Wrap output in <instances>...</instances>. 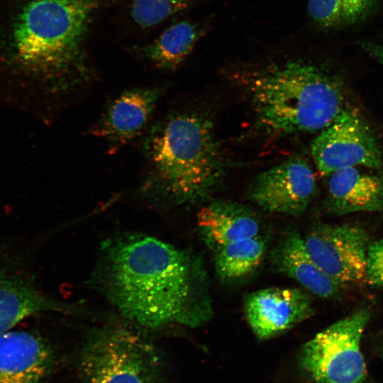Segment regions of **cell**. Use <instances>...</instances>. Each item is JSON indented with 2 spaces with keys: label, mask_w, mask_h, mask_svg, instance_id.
Returning <instances> with one entry per match:
<instances>
[{
  "label": "cell",
  "mask_w": 383,
  "mask_h": 383,
  "mask_svg": "<svg viewBox=\"0 0 383 383\" xmlns=\"http://www.w3.org/2000/svg\"><path fill=\"white\" fill-rule=\"evenodd\" d=\"M366 279L371 285L383 289V237L369 245Z\"/></svg>",
  "instance_id": "44dd1931"
},
{
  "label": "cell",
  "mask_w": 383,
  "mask_h": 383,
  "mask_svg": "<svg viewBox=\"0 0 383 383\" xmlns=\"http://www.w3.org/2000/svg\"><path fill=\"white\" fill-rule=\"evenodd\" d=\"M161 369L155 346L138 332L122 326L94 330L79 357L82 383H157Z\"/></svg>",
  "instance_id": "5b68a950"
},
{
  "label": "cell",
  "mask_w": 383,
  "mask_h": 383,
  "mask_svg": "<svg viewBox=\"0 0 383 383\" xmlns=\"http://www.w3.org/2000/svg\"><path fill=\"white\" fill-rule=\"evenodd\" d=\"M145 171L138 193L157 207L192 204L215 190L224 162L213 126L201 115L172 113L155 123L142 143Z\"/></svg>",
  "instance_id": "7a4b0ae2"
},
{
  "label": "cell",
  "mask_w": 383,
  "mask_h": 383,
  "mask_svg": "<svg viewBox=\"0 0 383 383\" xmlns=\"http://www.w3.org/2000/svg\"><path fill=\"white\" fill-rule=\"evenodd\" d=\"M370 311L361 309L328 326L301 348L299 367L315 383H365L367 371L360 349Z\"/></svg>",
  "instance_id": "8992f818"
},
{
  "label": "cell",
  "mask_w": 383,
  "mask_h": 383,
  "mask_svg": "<svg viewBox=\"0 0 383 383\" xmlns=\"http://www.w3.org/2000/svg\"><path fill=\"white\" fill-rule=\"evenodd\" d=\"M379 0H309L308 13L324 28L350 26L367 17Z\"/></svg>",
  "instance_id": "d6986e66"
},
{
  "label": "cell",
  "mask_w": 383,
  "mask_h": 383,
  "mask_svg": "<svg viewBox=\"0 0 383 383\" xmlns=\"http://www.w3.org/2000/svg\"><path fill=\"white\" fill-rule=\"evenodd\" d=\"M162 91L155 87L123 91L107 104L89 133L105 140L111 152L116 151L143 133Z\"/></svg>",
  "instance_id": "7c38bea8"
},
{
  "label": "cell",
  "mask_w": 383,
  "mask_h": 383,
  "mask_svg": "<svg viewBox=\"0 0 383 383\" xmlns=\"http://www.w3.org/2000/svg\"><path fill=\"white\" fill-rule=\"evenodd\" d=\"M204 33L203 28L196 23L177 22L147 45L144 55L156 67L174 70L184 62Z\"/></svg>",
  "instance_id": "e0dca14e"
},
{
  "label": "cell",
  "mask_w": 383,
  "mask_h": 383,
  "mask_svg": "<svg viewBox=\"0 0 383 383\" xmlns=\"http://www.w3.org/2000/svg\"><path fill=\"white\" fill-rule=\"evenodd\" d=\"M328 204L335 213L383 209V178L351 167L329 174Z\"/></svg>",
  "instance_id": "9a60e30c"
},
{
  "label": "cell",
  "mask_w": 383,
  "mask_h": 383,
  "mask_svg": "<svg viewBox=\"0 0 383 383\" xmlns=\"http://www.w3.org/2000/svg\"><path fill=\"white\" fill-rule=\"evenodd\" d=\"M204 240L215 251L220 247L260 235L261 223L247 207L233 201H216L197 215Z\"/></svg>",
  "instance_id": "2e32d148"
},
{
  "label": "cell",
  "mask_w": 383,
  "mask_h": 383,
  "mask_svg": "<svg viewBox=\"0 0 383 383\" xmlns=\"http://www.w3.org/2000/svg\"><path fill=\"white\" fill-rule=\"evenodd\" d=\"M99 0H33L12 30L16 60L39 82L38 94L58 99L76 92L90 74L82 44Z\"/></svg>",
  "instance_id": "3957f363"
},
{
  "label": "cell",
  "mask_w": 383,
  "mask_h": 383,
  "mask_svg": "<svg viewBox=\"0 0 383 383\" xmlns=\"http://www.w3.org/2000/svg\"><path fill=\"white\" fill-rule=\"evenodd\" d=\"M311 155L323 175L341 169L382 165L380 144L369 125L353 109L344 108L311 144Z\"/></svg>",
  "instance_id": "52a82bcc"
},
{
  "label": "cell",
  "mask_w": 383,
  "mask_h": 383,
  "mask_svg": "<svg viewBox=\"0 0 383 383\" xmlns=\"http://www.w3.org/2000/svg\"><path fill=\"white\" fill-rule=\"evenodd\" d=\"M16 326L0 334V383H40L54 366V348L37 332Z\"/></svg>",
  "instance_id": "4fadbf2b"
},
{
  "label": "cell",
  "mask_w": 383,
  "mask_h": 383,
  "mask_svg": "<svg viewBox=\"0 0 383 383\" xmlns=\"http://www.w3.org/2000/svg\"><path fill=\"white\" fill-rule=\"evenodd\" d=\"M271 262L282 274L323 299L339 296L342 285L323 272L309 255L304 238L295 228L283 233L270 253Z\"/></svg>",
  "instance_id": "5bb4252c"
},
{
  "label": "cell",
  "mask_w": 383,
  "mask_h": 383,
  "mask_svg": "<svg viewBox=\"0 0 383 383\" xmlns=\"http://www.w3.org/2000/svg\"><path fill=\"white\" fill-rule=\"evenodd\" d=\"M244 310L248 323L259 340L275 337L314 313L311 296L299 288L257 290L246 297Z\"/></svg>",
  "instance_id": "8fae6325"
},
{
  "label": "cell",
  "mask_w": 383,
  "mask_h": 383,
  "mask_svg": "<svg viewBox=\"0 0 383 383\" xmlns=\"http://www.w3.org/2000/svg\"><path fill=\"white\" fill-rule=\"evenodd\" d=\"M25 261L20 248L0 245V334L38 313L70 309L37 287Z\"/></svg>",
  "instance_id": "9c48e42d"
},
{
  "label": "cell",
  "mask_w": 383,
  "mask_h": 383,
  "mask_svg": "<svg viewBox=\"0 0 383 383\" xmlns=\"http://www.w3.org/2000/svg\"><path fill=\"white\" fill-rule=\"evenodd\" d=\"M267 244L262 235L235 241L214 251V267L223 281H233L251 274L261 263Z\"/></svg>",
  "instance_id": "ac0fdd59"
},
{
  "label": "cell",
  "mask_w": 383,
  "mask_h": 383,
  "mask_svg": "<svg viewBox=\"0 0 383 383\" xmlns=\"http://www.w3.org/2000/svg\"><path fill=\"white\" fill-rule=\"evenodd\" d=\"M94 281L123 316L144 328H195L213 315L201 259L150 235L105 240Z\"/></svg>",
  "instance_id": "6da1fadb"
},
{
  "label": "cell",
  "mask_w": 383,
  "mask_h": 383,
  "mask_svg": "<svg viewBox=\"0 0 383 383\" xmlns=\"http://www.w3.org/2000/svg\"><path fill=\"white\" fill-rule=\"evenodd\" d=\"M304 238L306 250L316 265L339 284L367 282V232L351 224L317 223Z\"/></svg>",
  "instance_id": "ba28073f"
},
{
  "label": "cell",
  "mask_w": 383,
  "mask_h": 383,
  "mask_svg": "<svg viewBox=\"0 0 383 383\" xmlns=\"http://www.w3.org/2000/svg\"><path fill=\"white\" fill-rule=\"evenodd\" d=\"M192 0H131V13L143 28L157 25L187 8Z\"/></svg>",
  "instance_id": "ffe728a7"
},
{
  "label": "cell",
  "mask_w": 383,
  "mask_h": 383,
  "mask_svg": "<svg viewBox=\"0 0 383 383\" xmlns=\"http://www.w3.org/2000/svg\"><path fill=\"white\" fill-rule=\"evenodd\" d=\"M243 79L258 125L274 136L322 131L344 109L338 80L309 63L269 65Z\"/></svg>",
  "instance_id": "277c9868"
},
{
  "label": "cell",
  "mask_w": 383,
  "mask_h": 383,
  "mask_svg": "<svg viewBox=\"0 0 383 383\" xmlns=\"http://www.w3.org/2000/svg\"><path fill=\"white\" fill-rule=\"evenodd\" d=\"M372 55L383 65V43L372 45L370 48Z\"/></svg>",
  "instance_id": "7402d4cb"
},
{
  "label": "cell",
  "mask_w": 383,
  "mask_h": 383,
  "mask_svg": "<svg viewBox=\"0 0 383 383\" xmlns=\"http://www.w3.org/2000/svg\"><path fill=\"white\" fill-rule=\"evenodd\" d=\"M316 191L314 173L300 158H291L260 173L250 199L265 211L297 216L304 213Z\"/></svg>",
  "instance_id": "30bf717a"
}]
</instances>
